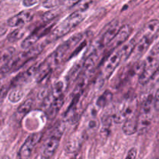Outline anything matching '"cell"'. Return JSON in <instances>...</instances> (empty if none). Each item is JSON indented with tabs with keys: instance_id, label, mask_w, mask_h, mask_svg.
Returning <instances> with one entry per match:
<instances>
[{
	"instance_id": "1",
	"label": "cell",
	"mask_w": 159,
	"mask_h": 159,
	"mask_svg": "<svg viewBox=\"0 0 159 159\" xmlns=\"http://www.w3.org/2000/svg\"><path fill=\"white\" fill-rule=\"evenodd\" d=\"M82 38L81 34H78L70 37L68 40L61 44L52 54H50L39 66H37L35 75L37 82H40L46 77L54 68L58 66L64 60L70 50L79 43Z\"/></svg>"
},
{
	"instance_id": "2",
	"label": "cell",
	"mask_w": 159,
	"mask_h": 159,
	"mask_svg": "<svg viewBox=\"0 0 159 159\" xmlns=\"http://www.w3.org/2000/svg\"><path fill=\"white\" fill-rule=\"evenodd\" d=\"M159 68V45L157 44L151 50L143 62V68L139 75V83L146 85L157 72Z\"/></svg>"
},
{
	"instance_id": "3",
	"label": "cell",
	"mask_w": 159,
	"mask_h": 159,
	"mask_svg": "<svg viewBox=\"0 0 159 159\" xmlns=\"http://www.w3.org/2000/svg\"><path fill=\"white\" fill-rule=\"evenodd\" d=\"M85 14L82 11L77 10L70 14L60 24L57 25L52 30L49 36L48 41L57 40L63 36L66 35L71 30L75 28L79 23L85 19Z\"/></svg>"
},
{
	"instance_id": "4",
	"label": "cell",
	"mask_w": 159,
	"mask_h": 159,
	"mask_svg": "<svg viewBox=\"0 0 159 159\" xmlns=\"http://www.w3.org/2000/svg\"><path fill=\"white\" fill-rule=\"evenodd\" d=\"M154 97L150 96L143 101L138 116V130L140 134H145L152 125L154 116Z\"/></svg>"
},
{
	"instance_id": "5",
	"label": "cell",
	"mask_w": 159,
	"mask_h": 159,
	"mask_svg": "<svg viewBox=\"0 0 159 159\" xmlns=\"http://www.w3.org/2000/svg\"><path fill=\"white\" fill-rule=\"evenodd\" d=\"M65 130V123L60 122L54 127L51 131V135L44 143L42 157L44 159H50L54 155L59 146L60 140Z\"/></svg>"
},
{
	"instance_id": "6",
	"label": "cell",
	"mask_w": 159,
	"mask_h": 159,
	"mask_svg": "<svg viewBox=\"0 0 159 159\" xmlns=\"http://www.w3.org/2000/svg\"><path fill=\"white\" fill-rule=\"evenodd\" d=\"M121 61H122V58H121V54L119 50H113L110 55L106 58V60L102 63L100 71V79L102 82L103 81L105 82L110 77V75L113 74Z\"/></svg>"
},
{
	"instance_id": "7",
	"label": "cell",
	"mask_w": 159,
	"mask_h": 159,
	"mask_svg": "<svg viewBox=\"0 0 159 159\" xmlns=\"http://www.w3.org/2000/svg\"><path fill=\"white\" fill-rule=\"evenodd\" d=\"M137 112H138V101L135 98L129 99L126 100L121 105L119 110H116V113L113 114V120L116 124H121L124 123L127 117Z\"/></svg>"
},
{
	"instance_id": "8",
	"label": "cell",
	"mask_w": 159,
	"mask_h": 159,
	"mask_svg": "<svg viewBox=\"0 0 159 159\" xmlns=\"http://www.w3.org/2000/svg\"><path fill=\"white\" fill-rule=\"evenodd\" d=\"M41 138L40 133L32 134L24 141L18 152V159H28L30 157L34 147L37 144Z\"/></svg>"
},
{
	"instance_id": "9",
	"label": "cell",
	"mask_w": 159,
	"mask_h": 159,
	"mask_svg": "<svg viewBox=\"0 0 159 159\" xmlns=\"http://www.w3.org/2000/svg\"><path fill=\"white\" fill-rule=\"evenodd\" d=\"M131 31L132 29L130 25L125 24L120 26L115 37L108 44L110 48H113V50H115L116 48H117V47L120 46L123 43H125L128 37H130Z\"/></svg>"
},
{
	"instance_id": "10",
	"label": "cell",
	"mask_w": 159,
	"mask_h": 159,
	"mask_svg": "<svg viewBox=\"0 0 159 159\" xmlns=\"http://www.w3.org/2000/svg\"><path fill=\"white\" fill-rule=\"evenodd\" d=\"M33 18V12L30 10L22 11L16 15L9 19L7 21L8 26L10 27H21L29 23Z\"/></svg>"
},
{
	"instance_id": "11",
	"label": "cell",
	"mask_w": 159,
	"mask_h": 159,
	"mask_svg": "<svg viewBox=\"0 0 159 159\" xmlns=\"http://www.w3.org/2000/svg\"><path fill=\"white\" fill-rule=\"evenodd\" d=\"M120 27V26H119V22H118V20H113L111 23H110L109 26L107 27V30H106L105 32H104L103 35H102V37L99 39V48H101V47H105L107 46V45H108L109 43H110V42L113 40V37H115L116 33L118 32Z\"/></svg>"
},
{
	"instance_id": "12",
	"label": "cell",
	"mask_w": 159,
	"mask_h": 159,
	"mask_svg": "<svg viewBox=\"0 0 159 159\" xmlns=\"http://www.w3.org/2000/svg\"><path fill=\"white\" fill-rule=\"evenodd\" d=\"M64 101H65V98H64V95L61 94L58 96H55L51 101V103L46 109V113L47 116L49 119H54L57 114L58 113L59 110H61V107L64 104Z\"/></svg>"
},
{
	"instance_id": "13",
	"label": "cell",
	"mask_w": 159,
	"mask_h": 159,
	"mask_svg": "<svg viewBox=\"0 0 159 159\" xmlns=\"http://www.w3.org/2000/svg\"><path fill=\"white\" fill-rule=\"evenodd\" d=\"M138 112L134 113L124 120L123 125V132L126 135H132L138 130Z\"/></svg>"
},
{
	"instance_id": "14",
	"label": "cell",
	"mask_w": 159,
	"mask_h": 159,
	"mask_svg": "<svg viewBox=\"0 0 159 159\" xmlns=\"http://www.w3.org/2000/svg\"><path fill=\"white\" fill-rule=\"evenodd\" d=\"M82 141H83V135L79 132L75 133L70 137L67 143L66 147H65L66 152H68V153H74L77 152L82 144Z\"/></svg>"
},
{
	"instance_id": "15",
	"label": "cell",
	"mask_w": 159,
	"mask_h": 159,
	"mask_svg": "<svg viewBox=\"0 0 159 159\" xmlns=\"http://www.w3.org/2000/svg\"><path fill=\"white\" fill-rule=\"evenodd\" d=\"M159 31V20H152L146 23L142 31V35L146 36L149 38L155 39V36Z\"/></svg>"
},
{
	"instance_id": "16",
	"label": "cell",
	"mask_w": 159,
	"mask_h": 159,
	"mask_svg": "<svg viewBox=\"0 0 159 159\" xmlns=\"http://www.w3.org/2000/svg\"><path fill=\"white\" fill-rule=\"evenodd\" d=\"M152 41H153V39L142 35V37H141L138 43H136V45H135L134 50V51H135V54L138 57L142 55L144 53L146 52V51L149 48Z\"/></svg>"
},
{
	"instance_id": "17",
	"label": "cell",
	"mask_w": 159,
	"mask_h": 159,
	"mask_svg": "<svg viewBox=\"0 0 159 159\" xmlns=\"http://www.w3.org/2000/svg\"><path fill=\"white\" fill-rule=\"evenodd\" d=\"M33 104H34V99L29 98V99H26L21 105L19 106V107L16 110V112L15 113V116L17 120H21L23 116L26 113H29L30 110L32 108Z\"/></svg>"
},
{
	"instance_id": "18",
	"label": "cell",
	"mask_w": 159,
	"mask_h": 159,
	"mask_svg": "<svg viewBox=\"0 0 159 159\" xmlns=\"http://www.w3.org/2000/svg\"><path fill=\"white\" fill-rule=\"evenodd\" d=\"M135 45H136V41L134 40H131L129 42H127V43H123L122 48L119 49L120 53L121 54L122 61H125L128 58L129 56L131 54V53L134 50Z\"/></svg>"
},
{
	"instance_id": "19",
	"label": "cell",
	"mask_w": 159,
	"mask_h": 159,
	"mask_svg": "<svg viewBox=\"0 0 159 159\" xmlns=\"http://www.w3.org/2000/svg\"><path fill=\"white\" fill-rule=\"evenodd\" d=\"M23 90L20 88V86H14L10 90L9 94V99L12 102H17L22 99L23 96Z\"/></svg>"
},
{
	"instance_id": "20",
	"label": "cell",
	"mask_w": 159,
	"mask_h": 159,
	"mask_svg": "<svg viewBox=\"0 0 159 159\" xmlns=\"http://www.w3.org/2000/svg\"><path fill=\"white\" fill-rule=\"evenodd\" d=\"M26 30L24 28L22 27H17L16 30H14L13 31L10 33V34L8 35L7 40L8 41L11 42V43H13V42L18 41L20 39H22L23 37V36L26 34Z\"/></svg>"
},
{
	"instance_id": "21",
	"label": "cell",
	"mask_w": 159,
	"mask_h": 159,
	"mask_svg": "<svg viewBox=\"0 0 159 159\" xmlns=\"http://www.w3.org/2000/svg\"><path fill=\"white\" fill-rule=\"evenodd\" d=\"M82 68H83V61L75 64V65L73 66V68L70 70L69 73H68V80L69 81V82H72V81L75 80V79L79 77V74L82 72Z\"/></svg>"
},
{
	"instance_id": "22",
	"label": "cell",
	"mask_w": 159,
	"mask_h": 159,
	"mask_svg": "<svg viewBox=\"0 0 159 159\" xmlns=\"http://www.w3.org/2000/svg\"><path fill=\"white\" fill-rule=\"evenodd\" d=\"M112 97H113V94L110 93V91H106L102 96H100L99 97V99H97V102H96V106L99 108H102V107H105L107 104H108V102H110L111 101Z\"/></svg>"
},
{
	"instance_id": "23",
	"label": "cell",
	"mask_w": 159,
	"mask_h": 159,
	"mask_svg": "<svg viewBox=\"0 0 159 159\" xmlns=\"http://www.w3.org/2000/svg\"><path fill=\"white\" fill-rule=\"evenodd\" d=\"M59 13H60V10L59 9H52V10L48 11L45 12L42 16V20L44 23L47 22H50L51 20H54L57 16H58Z\"/></svg>"
},
{
	"instance_id": "24",
	"label": "cell",
	"mask_w": 159,
	"mask_h": 159,
	"mask_svg": "<svg viewBox=\"0 0 159 159\" xmlns=\"http://www.w3.org/2000/svg\"><path fill=\"white\" fill-rule=\"evenodd\" d=\"M99 127V120H98L96 116H93V117H92V119H90V120L89 121L87 129H88L89 132H90V133H95V132L98 130Z\"/></svg>"
},
{
	"instance_id": "25",
	"label": "cell",
	"mask_w": 159,
	"mask_h": 159,
	"mask_svg": "<svg viewBox=\"0 0 159 159\" xmlns=\"http://www.w3.org/2000/svg\"><path fill=\"white\" fill-rule=\"evenodd\" d=\"M14 53H15V49L13 48H9L5 51H0V60L7 61L12 58Z\"/></svg>"
},
{
	"instance_id": "26",
	"label": "cell",
	"mask_w": 159,
	"mask_h": 159,
	"mask_svg": "<svg viewBox=\"0 0 159 159\" xmlns=\"http://www.w3.org/2000/svg\"><path fill=\"white\" fill-rule=\"evenodd\" d=\"M92 3H93V0H80L76 5L79 6V11L84 12L91 6Z\"/></svg>"
},
{
	"instance_id": "27",
	"label": "cell",
	"mask_w": 159,
	"mask_h": 159,
	"mask_svg": "<svg viewBox=\"0 0 159 159\" xmlns=\"http://www.w3.org/2000/svg\"><path fill=\"white\" fill-rule=\"evenodd\" d=\"M61 0H45L43 2V6L47 9H53L60 4Z\"/></svg>"
},
{
	"instance_id": "28",
	"label": "cell",
	"mask_w": 159,
	"mask_h": 159,
	"mask_svg": "<svg viewBox=\"0 0 159 159\" xmlns=\"http://www.w3.org/2000/svg\"><path fill=\"white\" fill-rule=\"evenodd\" d=\"M137 156V150L135 148H132L131 149H130V151L127 153V157L125 159H136Z\"/></svg>"
},
{
	"instance_id": "29",
	"label": "cell",
	"mask_w": 159,
	"mask_h": 159,
	"mask_svg": "<svg viewBox=\"0 0 159 159\" xmlns=\"http://www.w3.org/2000/svg\"><path fill=\"white\" fill-rule=\"evenodd\" d=\"M154 107H155V110L159 111V87L157 89L155 97H154Z\"/></svg>"
},
{
	"instance_id": "30",
	"label": "cell",
	"mask_w": 159,
	"mask_h": 159,
	"mask_svg": "<svg viewBox=\"0 0 159 159\" xmlns=\"http://www.w3.org/2000/svg\"><path fill=\"white\" fill-rule=\"evenodd\" d=\"M39 2H40V0H23V6H26V7H30V6L36 5L37 3H38Z\"/></svg>"
},
{
	"instance_id": "31",
	"label": "cell",
	"mask_w": 159,
	"mask_h": 159,
	"mask_svg": "<svg viewBox=\"0 0 159 159\" xmlns=\"http://www.w3.org/2000/svg\"><path fill=\"white\" fill-rule=\"evenodd\" d=\"M6 93H7V89L5 87H1L0 88V105L2 102L3 99H4L5 96H6Z\"/></svg>"
},
{
	"instance_id": "32",
	"label": "cell",
	"mask_w": 159,
	"mask_h": 159,
	"mask_svg": "<svg viewBox=\"0 0 159 159\" xmlns=\"http://www.w3.org/2000/svg\"><path fill=\"white\" fill-rule=\"evenodd\" d=\"M80 0H65V5L67 6H75Z\"/></svg>"
},
{
	"instance_id": "33",
	"label": "cell",
	"mask_w": 159,
	"mask_h": 159,
	"mask_svg": "<svg viewBox=\"0 0 159 159\" xmlns=\"http://www.w3.org/2000/svg\"><path fill=\"white\" fill-rule=\"evenodd\" d=\"M6 32H7L6 28L4 27V26H0V43H1L2 40V38L4 37V36L6 35Z\"/></svg>"
},
{
	"instance_id": "34",
	"label": "cell",
	"mask_w": 159,
	"mask_h": 159,
	"mask_svg": "<svg viewBox=\"0 0 159 159\" xmlns=\"http://www.w3.org/2000/svg\"><path fill=\"white\" fill-rule=\"evenodd\" d=\"M71 159H82V155H81L80 154H75V155Z\"/></svg>"
},
{
	"instance_id": "35",
	"label": "cell",
	"mask_w": 159,
	"mask_h": 159,
	"mask_svg": "<svg viewBox=\"0 0 159 159\" xmlns=\"http://www.w3.org/2000/svg\"><path fill=\"white\" fill-rule=\"evenodd\" d=\"M3 159H10V158H9V156H6V157H4V158H3Z\"/></svg>"
},
{
	"instance_id": "36",
	"label": "cell",
	"mask_w": 159,
	"mask_h": 159,
	"mask_svg": "<svg viewBox=\"0 0 159 159\" xmlns=\"http://www.w3.org/2000/svg\"><path fill=\"white\" fill-rule=\"evenodd\" d=\"M158 45H159V43H158Z\"/></svg>"
},
{
	"instance_id": "37",
	"label": "cell",
	"mask_w": 159,
	"mask_h": 159,
	"mask_svg": "<svg viewBox=\"0 0 159 159\" xmlns=\"http://www.w3.org/2000/svg\"><path fill=\"white\" fill-rule=\"evenodd\" d=\"M0 88H1V86H0Z\"/></svg>"
}]
</instances>
